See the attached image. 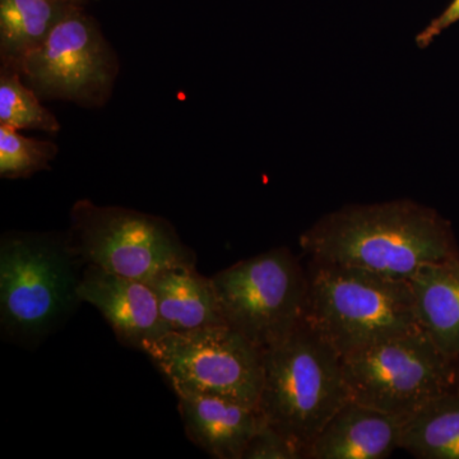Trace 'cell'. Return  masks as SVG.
<instances>
[{"label": "cell", "mask_w": 459, "mask_h": 459, "mask_svg": "<svg viewBox=\"0 0 459 459\" xmlns=\"http://www.w3.org/2000/svg\"><path fill=\"white\" fill-rule=\"evenodd\" d=\"M310 261L409 280L422 265L459 255L449 223L416 202L347 205L300 237Z\"/></svg>", "instance_id": "1"}, {"label": "cell", "mask_w": 459, "mask_h": 459, "mask_svg": "<svg viewBox=\"0 0 459 459\" xmlns=\"http://www.w3.org/2000/svg\"><path fill=\"white\" fill-rule=\"evenodd\" d=\"M84 264L62 232L12 231L0 238V327L14 343L36 344L71 318Z\"/></svg>", "instance_id": "2"}, {"label": "cell", "mask_w": 459, "mask_h": 459, "mask_svg": "<svg viewBox=\"0 0 459 459\" xmlns=\"http://www.w3.org/2000/svg\"><path fill=\"white\" fill-rule=\"evenodd\" d=\"M350 401L342 358L305 319L282 343L263 352L258 410L303 452Z\"/></svg>", "instance_id": "3"}, {"label": "cell", "mask_w": 459, "mask_h": 459, "mask_svg": "<svg viewBox=\"0 0 459 459\" xmlns=\"http://www.w3.org/2000/svg\"><path fill=\"white\" fill-rule=\"evenodd\" d=\"M307 320L341 358L420 328L409 280L309 261Z\"/></svg>", "instance_id": "4"}, {"label": "cell", "mask_w": 459, "mask_h": 459, "mask_svg": "<svg viewBox=\"0 0 459 459\" xmlns=\"http://www.w3.org/2000/svg\"><path fill=\"white\" fill-rule=\"evenodd\" d=\"M212 281L226 325L262 352L282 343L307 319V270L287 247L235 263Z\"/></svg>", "instance_id": "5"}, {"label": "cell", "mask_w": 459, "mask_h": 459, "mask_svg": "<svg viewBox=\"0 0 459 459\" xmlns=\"http://www.w3.org/2000/svg\"><path fill=\"white\" fill-rule=\"evenodd\" d=\"M69 243L81 262L131 279L148 281L178 265L197 264L168 220L117 205L75 202L71 211Z\"/></svg>", "instance_id": "6"}, {"label": "cell", "mask_w": 459, "mask_h": 459, "mask_svg": "<svg viewBox=\"0 0 459 459\" xmlns=\"http://www.w3.org/2000/svg\"><path fill=\"white\" fill-rule=\"evenodd\" d=\"M342 369L350 400L402 418L455 389V359L422 329L343 356Z\"/></svg>", "instance_id": "7"}, {"label": "cell", "mask_w": 459, "mask_h": 459, "mask_svg": "<svg viewBox=\"0 0 459 459\" xmlns=\"http://www.w3.org/2000/svg\"><path fill=\"white\" fill-rule=\"evenodd\" d=\"M147 355L177 395H214L258 407L263 352L228 325L168 333Z\"/></svg>", "instance_id": "8"}, {"label": "cell", "mask_w": 459, "mask_h": 459, "mask_svg": "<svg viewBox=\"0 0 459 459\" xmlns=\"http://www.w3.org/2000/svg\"><path fill=\"white\" fill-rule=\"evenodd\" d=\"M18 72L40 99L101 107L110 98L119 63L95 18L71 7Z\"/></svg>", "instance_id": "9"}, {"label": "cell", "mask_w": 459, "mask_h": 459, "mask_svg": "<svg viewBox=\"0 0 459 459\" xmlns=\"http://www.w3.org/2000/svg\"><path fill=\"white\" fill-rule=\"evenodd\" d=\"M78 294L82 303L98 309L124 346L147 353L169 333L146 281L86 264Z\"/></svg>", "instance_id": "10"}, {"label": "cell", "mask_w": 459, "mask_h": 459, "mask_svg": "<svg viewBox=\"0 0 459 459\" xmlns=\"http://www.w3.org/2000/svg\"><path fill=\"white\" fill-rule=\"evenodd\" d=\"M178 410L190 442L216 459H243L264 424L258 407L214 395H178Z\"/></svg>", "instance_id": "11"}, {"label": "cell", "mask_w": 459, "mask_h": 459, "mask_svg": "<svg viewBox=\"0 0 459 459\" xmlns=\"http://www.w3.org/2000/svg\"><path fill=\"white\" fill-rule=\"evenodd\" d=\"M404 418L350 400L316 435L305 459H383L400 448Z\"/></svg>", "instance_id": "12"}, {"label": "cell", "mask_w": 459, "mask_h": 459, "mask_svg": "<svg viewBox=\"0 0 459 459\" xmlns=\"http://www.w3.org/2000/svg\"><path fill=\"white\" fill-rule=\"evenodd\" d=\"M146 282L155 292L169 333L226 325L212 277L199 273L197 265L168 268Z\"/></svg>", "instance_id": "13"}, {"label": "cell", "mask_w": 459, "mask_h": 459, "mask_svg": "<svg viewBox=\"0 0 459 459\" xmlns=\"http://www.w3.org/2000/svg\"><path fill=\"white\" fill-rule=\"evenodd\" d=\"M420 328L440 351L459 355V255L422 265L409 279Z\"/></svg>", "instance_id": "14"}, {"label": "cell", "mask_w": 459, "mask_h": 459, "mask_svg": "<svg viewBox=\"0 0 459 459\" xmlns=\"http://www.w3.org/2000/svg\"><path fill=\"white\" fill-rule=\"evenodd\" d=\"M71 5L59 0H0V59L2 66L20 68L40 47Z\"/></svg>", "instance_id": "15"}, {"label": "cell", "mask_w": 459, "mask_h": 459, "mask_svg": "<svg viewBox=\"0 0 459 459\" xmlns=\"http://www.w3.org/2000/svg\"><path fill=\"white\" fill-rule=\"evenodd\" d=\"M400 448L420 459H459V394L439 395L406 416Z\"/></svg>", "instance_id": "16"}, {"label": "cell", "mask_w": 459, "mask_h": 459, "mask_svg": "<svg viewBox=\"0 0 459 459\" xmlns=\"http://www.w3.org/2000/svg\"><path fill=\"white\" fill-rule=\"evenodd\" d=\"M0 126L49 133L60 128L54 114L42 107L38 93L27 86L17 69L9 66L0 71Z\"/></svg>", "instance_id": "17"}, {"label": "cell", "mask_w": 459, "mask_h": 459, "mask_svg": "<svg viewBox=\"0 0 459 459\" xmlns=\"http://www.w3.org/2000/svg\"><path fill=\"white\" fill-rule=\"evenodd\" d=\"M56 153L53 142L33 140L17 129L0 126V177L5 179L29 178L45 170Z\"/></svg>", "instance_id": "18"}, {"label": "cell", "mask_w": 459, "mask_h": 459, "mask_svg": "<svg viewBox=\"0 0 459 459\" xmlns=\"http://www.w3.org/2000/svg\"><path fill=\"white\" fill-rule=\"evenodd\" d=\"M243 459H304L303 452L264 420L247 444Z\"/></svg>", "instance_id": "19"}, {"label": "cell", "mask_w": 459, "mask_h": 459, "mask_svg": "<svg viewBox=\"0 0 459 459\" xmlns=\"http://www.w3.org/2000/svg\"><path fill=\"white\" fill-rule=\"evenodd\" d=\"M459 21V0H453L449 7L439 17L431 21L430 25L419 33L416 42L420 48H427L444 30L448 29Z\"/></svg>", "instance_id": "20"}, {"label": "cell", "mask_w": 459, "mask_h": 459, "mask_svg": "<svg viewBox=\"0 0 459 459\" xmlns=\"http://www.w3.org/2000/svg\"><path fill=\"white\" fill-rule=\"evenodd\" d=\"M59 2L71 5V7L86 8L87 4H90L91 2H95V0H59Z\"/></svg>", "instance_id": "21"}, {"label": "cell", "mask_w": 459, "mask_h": 459, "mask_svg": "<svg viewBox=\"0 0 459 459\" xmlns=\"http://www.w3.org/2000/svg\"><path fill=\"white\" fill-rule=\"evenodd\" d=\"M455 392H457L459 394V355L457 359H455Z\"/></svg>", "instance_id": "22"}]
</instances>
